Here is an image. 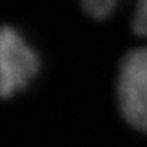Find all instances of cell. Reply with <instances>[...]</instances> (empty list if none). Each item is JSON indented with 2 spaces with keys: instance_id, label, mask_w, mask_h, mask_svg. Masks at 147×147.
<instances>
[{
  "instance_id": "obj_3",
  "label": "cell",
  "mask_w": 147,
  "mask_h": 147,
  "mask_svg": "<svg viewBox=\"0 0 147 147\" xmlns=\"http://www.w3.org/2000/svg\"><path fill=\"white\" fill-rule=\"evenodd\" d=\"M86 14L94 19H107L116 9L119 0H80Z\"/></svg>"
},
{
  "instance_id": "obj_4",
  "label": "cell",
  "mask_w": 147,
  "mask_h": 147,
  "mask_svg": "<svg viewBox=\"0 0 147 147\" xmlns=\"http://www.w3.org/2000/svg\"><path fill=\"white\" fill-rule=\"evenodd\" d=\"M135 13L131 17L133 31L139 36H147V0H135Z\"/></svg>"
},
{
  "instance_id": "obj_2",
  "label": "cell",
  "mask_w": 147,
  "mask_h": 147,
  "mask_svg": "<svg viewBox=\"0 0 147 147\" xmlns=\"http://www.w3.org/2000/svg\"><path fill=\"white\" fill-rule=\"evenodd\" d=\"M39 71V58L13 27L0 33V91L9 97L22 91Z\"/></svg>"
},
{
  "instance_id": "obj_1",
  "label": "cell",
  "mask_w": 147,
  "mask_h": 147,
  "mask_svg": "<svg viewBox=\"0 0 147 147\" xmlns=\"http://www.w3.org/2000/svg\"><path fill=\"white\" fill-rule=\"evenodd\" d=\"M117 102L125 121L138 130L147 131V47L135 49L122 58Z\"/></svg>"
}]
</instances>
